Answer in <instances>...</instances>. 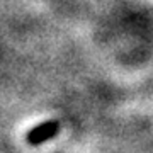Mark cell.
<instances>
[{"instance_id":"6da1fadb","label":"cell","mask_w":153,"mask_h":153,"mask_svg":"<svg viewBox=\"0 0 153 153\" xmlns=\"http://www.w3.org/2000/svg\"><path fill=\"white\" fill-rule=\"evenodd\" d=\"M58 131H60V123L58 121H46L43 124L34 126L27 133V141L31 145H41V143L55 138L58 134Z\"/></svg>"}]
</instances>
